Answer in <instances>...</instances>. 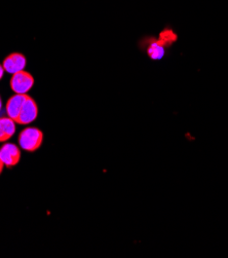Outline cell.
Returning <instances> with one entry per match:
<instances>
[{
	"instance_id": "obj_8",
	"label": "cell",
	"mask_w": 228,
	"mask_h": 258,
	"mask_svg": "<svg viewBox=\"0 0 228 258\" xmlns=\"http://www.w3.org/2000/svg\"><path fill=\"white\" fill-rule=\"evenodd\" d=\"M166 47L165 45L156 38H151L148 40V46H147V55L151 60L159 61L162 60L166 55Z\"/></svg>"
},
{
	"instance_id": "obj_1",
	"label": "cell",
	"mask_w": 228,
	"mask_h": 258,
	"mask_svg": "<svg viewBox=\"0 0 228 258\" xmlns=\"http://www.w3.org/2000/svg\"><path fill=\"white\" fill-rule=\"evenodd\" d=\"M43 141V133L37 127H26L19 135L20 147L24 150L34 152L40 148Z\"/></svg>"
},
{
	"instance_id": "obj_12",
	"label": "cell",
	"mask_w": 228,
	"mask_h": 258,
	"mask_svg": "<svg viewBox=\"0 0 228 258\" xmlns=\"http://www.w3.org/2000/svg\"><path fill=\"white\" fill-rule=\"evenodd\" d=\"M2 108H3V100H2V97H0V111H2Z\"/></svg>"
},
{
	"instance_id": "obj_9",
	"label": "cell",
	"mask_w": 228,
	"mask_h": 258,
	"mask_svg": "<svg viewBox=\"0 0 228 258\" xmlns=\"http://www.w3.org/2000/svg\"><path fill=\"white\" fill-rule=\"evenodd\" d=\"M166 48H170L177 40H178V35L172 29V28H166L164 29L158 38Z\"/></svg>"
},
{
	"instance_id": "obj_10",
	"label": "cell",
	"mask_w": 228,
	"mask_h": 258,
	"mask_svg": "<svg viewBox=\"0 0 228 258\" xmlns=\"http://www.w3.org/2000/svg\"><path fill=\"white\" fill-rule=\"evenodd\" d=\"M4 73H5V68H4V66H3V65H0V80L3 79Z\"/></svg>"
},
{
	"instance_id": "obj_2",
	"label": "cell",
	"mask_w": 228,
	"mask_h": 258,
	"mask_svg": "<svg viewBox=\"0 0 228 258\" xmlns=\"http://www.w3.org/2000/svg\"><path fill=\"white\" fill-rule=\"evenodd\" d=\"M34 86V77L27 71H20L13 74L11 88L15 94H27Z\"/></svg>"
},
{
	"instance_id": "obj_4",
	"label": "cell",
	"mask_w": 228,
	"mask_h": 258,
	"mask_svg": "<svg viewBox=\"0 0 228 258\" xmlns=\"http://www.w3.org/2000/svg\"><path fill=\"white\" fill-rule=\"evenodd\" d=\"M0 160L8 168L17 166L21 160L20 148L12 143H6L0 148Z\"/></svg>"
},
{
	"instance_id": "obj_11",
	"label": "cell",
	"mask_w": 228,
	"mask_h": 258,
	"mask_svg": "<svg viewBox=\"0 0 228 258\" xmlns=\"http://www.w3.org/2000/svg\"><path fill=\"white\" fill-rule=\"evenodd\" d=\"M4 168H5V165H4V163L2 162V160H0V174L3 173V170H4Z\"/></svg>"
},
{
	"instance_id": "obj_7",
	"label": "cell",
	"mask_w": 228,
	"mask_h": 258,
	"mask_svg": "<svg viewBox=\"0 0 228 258\" xmlns=\"http://www.w3.org/2000/svg\"><path fill=\"white\" fill-rule=\"evenodd\" d=\"M16 133V121L9 116L0 117V143L7 142Z\"/></svg>"
},
{
	"instance_id": "obj_3",
	"label": "cell",
	"mask_w": 228,
	"mask_h": 258,
	"mask_svg": "<svg viewBox=\"0 0 228 258\" xmlns=\"http://www.w3.org/2000/svg\"><path fill=\"white\" fill-rule=\"evenodd\" d=\"M37 115H38V106L36 104V102L32 97L28 96L19 116L15 121L18 124H29L37 118Z\"/></svg>"
},
{
	"instance_id": "obj_6",
	"label": "cell",
	"mask_w": 228,
	"mask_h": 258,
	"mask_svg": "<svg viewBox=\"0 0 228 258\" xmlns=\"http://www.w3.org/2000/svg\"><path fill=\"white\" fill-rule=\"evenodd\" d=\"M28 98L27 94H15L7 103V113L8 116L16 120L19 116L25 102Z\"/></svg>"
},
{
	"instance_id": "obj_5",
	"label": "cell",
	"mask_w": 228,
	"mask_h": 258,
	"mask_svg": "<svg viewBox=\"0 0 228 258\" xmlns=\"http://www.w3.org/2000/svg\"><path fill=\"white\" fill-rule=\"evenodd\" d=\"M26 57H25L21 53H13L9 55L5 60H4V68L5 71L11 74H15L17 72L23 71L26 67Z\"/></svg>"
}]
</instances>
